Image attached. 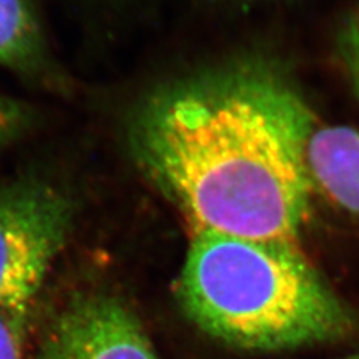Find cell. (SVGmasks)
<instances>
[{
	"label": "cell",
	"instance_id": "1",
	"mask_svg": "<svg viewBox=\"0 0 359 359\" xmlns=\"http://www.w3.org/2000/svg\"><path fill=\"white\" fill-rule=\"evenodd\" d=\"M310 107L282 76L241 66L150 99L133 153L195 232L295 243L309 212Z\"/></svg>",
	"mask_w": 359,
	"mask_h": 359
},
{
	"label": "cell",
	"instance_id": "2",
	"mask_svg": "<svg viewBox=\"0 0 359 359\" xmlns=\"http://www.w3.org/2000/svg\"><path fill=\"white\" fill-rule=\"evenodd\" d=\"M178 299L201 331L244 351L334 341L353 327L349 309L297 243L195 232Z\"/></svg>",
	"mask_w": 359,
	"mask_h": 359
},
{
	"label": "cell",
	"instance_id": "3",
	"mask_svg": "<svg viewBox=\"0 0 359 359\" xmlns=\"http://www.w3.org/2000/svg\"><path fill=\"white\" fill-rule=\"evenodd\" d=\"M75 204L41 178L0 184V309H27L65 247Z\"/></svg>",
	"mask_w": 359,
	"mask_h": 359
},
{
	"label": "cell",
	"instance_id": "4",
	"mask_svg": "<svg viewBox=\"0 0 359 359\" xmlns=\"http://www.w3.org/2000/svg\"><path fill=\"white\" fill-rule=\"evenodd\" d=\"M35 359L161 358L126 304L102 292H80L45 322Z\"/></svg>",
	"mask_w": 359,
	"mask_h": 359
},
{
	"label": "cell",
	"instance_id": "5",
	"mask_svg": "<svg viewBox=\"0 0 359 359\" xmlns=\"http://www.w3.org/2000/svg\"><path fill=\"white\" fill-rule=\"evenodd\" d=\"M307 165L313 184L359 219V129H314L307 145Z\"/></svg>",
	"mask_w": 359,
	"mask_h": 359
},
{
	"label": "cell",
	"instance_id": "6",
	"mask_svg": "<svg viewBox=\"0 0 359 359\" xmlns=\"http://www.w3.org/2000/svg\"><path fill=\"white\" fill-rule=\"evenodd\" d=\"M0 65L32 78L51 74L47 42L32 0H0Z\"/></svg>",
	"mask_w": 359,
	"mask_h": 359
},
{
	"label": "cell",
	"instance_id": "7",
	"mask_svg": "<svg viewBox=\"0 0 359 359\" xmlns=\"http://www.w3.org/2000/svg\"><path fill=\"white\" fill-rule=\"evenodd\" d=\"M32 123L30 109L5 95H0V149L13 144L27 130Z\"/></svg>",
	"mask_w": 359,
	"mask_h": 359
},
{
	"label": "cell",
	"instance_id": "8",
	"mask_svg": "<svg viewBox=\"0 0 359 359\" xmlns=\"http://www.w3.org/2000/svg\"><path fill=\"white\" fill-rule=\"evenodd\" d=\"M27 309H0V359L22 358V330Z\"/></svg>",
	"mask_w": 359,
	"mask_h": 359
},
{
	"label": "cell",
	"instance_id": "9",
	"mask_svg": "<svg viewBox=\"0 0 359 359\" xmlns=\"http://www.w3.org/2000/svg\"><path fill=\"white\" fill-rule=\"evenodd\" d=\"M351 69H352V76H353V84L356 87V92L359 96V29L356 30V35L352 42Z\"/></svg>",
	"mask_w": 359,
	"mask_h": 359
},
{
	"label": "cell",
	"instance_id": "10",
	"mask_svg": "<svg viewBox=\"0 0 359 359\" xmlns=\"http://www.w3.org/2000/svg\"><path fill=\"white\" fill-rule=\"evenodd\" d=\"M344 359H359V355H355V356H349V358H344Z\"/></svg>",
	"mask_w": 359,
	"mask_h": 359
}]
</instances>
